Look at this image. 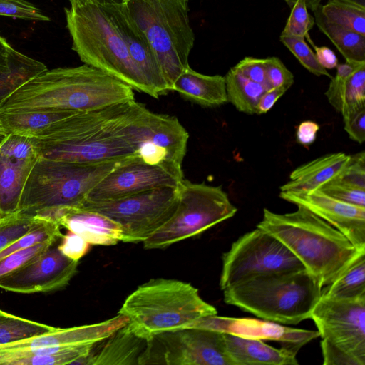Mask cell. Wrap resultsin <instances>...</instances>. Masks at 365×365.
Returning a JSON list of instances; mask_svg holds the SVG:
<instances>
[{"label":"cell","mask_w":365,"mask_h":365,"mask_svg":"<svg viewBox=\"0 0 365 365\" xmlns=\"http://www.w3.org/2000/svg\"><path fill=\"white\" fill-rule=\"evenodd\" d=\"M278 214L264 208L257 227L281 241L322 288L331 283L365 250L306 207Z\"/></svg>","instance_id":"3"},{"label":"cell","mask_w":365,"mask_h":365,"mask_svg":"<svg viewBox=\"0 0 365 365\" xmlns=\"http://www.w3.org/2000/svg\"><path fill=\"white\" fill-rule=\"evenodd\" d=\"M227 354L234 365H297L296 354L284 348L276 349L260 339L224 333Z\"/></svg>","instance_id":"25"},{"label":"cell","mask_w":365,"mask_h":365,"mask_svg":"<svg viewBox=\"0 0 365 365\" xmlns=\"http://www.w3.org/2000/svg\"><path fill=\"white\" fill-rule=\"evenodd\" d=\"M65 15L72 49L82 62L148 94L123 39L101 4L88 0L70 4Z\"/></svg>","instance_id":"6"},{"label":"cell","mask_w":365,"mask_h":365,"mask_svg":"<svg viewBox=\"0 0 365 365\" xmlns=\"http://www.w3.org/2000/svg\"><path fill=\"white\" fill-rule=\"evenodd\" d=\"M57 242L48 241L14 252L0 260V278L30 262Z\"/></svg>","instance_id":"40"},{"label":"cell","mask_w":365,"mask_h":365,"mask_svg":"<svg viewBox=\"0 0 365 365\" xmlns=\"http://www.w3.org/2000/svg\"><path fill=\"white\" fill-rule=\"evenodd\" d=\"M145 105L135 100L78 112L31 137L38 158L100 163L137 157L136 122Z\"/></svg>","instance_id":"1"},{"label":"cell","mask_w":365,"mask_h":365,"mask_svg":"<svg viewBox=\"0 0 365 365\" xmlns=\"http://www.w3.org/2000/svg\"><path fill=\"white\" fill-rule=\"evenodd\" d=\"M320 5L314 11L319 29L334 43L346 62H365V36L329 21L322 13Z\"/></svg>","instance_id":"29"},{"label":"cell","mask_w":365,"mask_h":365,"mask_svg":"<svg viewBox=\"0 0 365 365\" xmlns=\"http://www.w3.org/2000/svg\"><path fill=\"white\" fill-rule=\"evenodd\" d=\"M101 4L123 39L148 88V95L158 98L167 93L170 91L169 86L147 38L125 11L121 3Z\"/></svg>","instance_id":"20"},{"label":"cell","mask_w":365,"mask_h":365,"mask_svg":"<svg viewBox=\"0 0 365 365\" xmlns=\"http://www.w3.org/2000/svg\"><path fill=\"white\" fill-rule=\"evenodd\" d=\"M315 24L304 0H297L281 34L304 38Z\"/></svg>","instance_id":"39"},{"label":"cell","mask_w":365,"mask_h":365,"mask_svg":"<svg viewBox=\"0 0 365 365\" xmlns=\"http://www.w3.org/2000/svg\"><path fill=\"white\" fill-rule=\"evenodd\" d=\"M267 81L269 88H285L287 90L294 83L292 73L277 57L264 58Z\"/></svg>","instance_id":"44"},{"label":"cell","mask_w":365,"mask_h":365,"mask_svg":"<svg viewBox=\"0 0 365 365\" xmlns=\"http://www.w3.org/2000/svg\"><path fill=\"white\" fill-rule=\"evenodd\" d=\"M287 4L291 7L295 4L297 0H284ZM306 3L307 9H309L312 11L317 9L321 4L322 0H304Z\"/></svg>","instance_id":"52"},{"label":"cell","mask_w":365,"mask_h":365,"mask_svg":"<svg viewBox=\"0 0 365 365\" xmlns=\"http://www.w3.org/2000/svg\"><path fill=\"white\" fill-rule=\"evenodd\" d=\"M76 111L63 110H31L0 113V124L6 135L16 133L34 137L53 123L71 116Z\"/></svg>","instance_id":"28"},{"label":"cell","mask_w":365,"mask_h":365,"mask_svg":"<svg viewBox=\"0 0 365 365\" xmlns=\"http://www.w3.org/2000/svg\"><path fill=\"white\" fill-rule=\"evenodd\" d=\"M118 314L127 327L147 341L159 334L187 328L198 319L217 314L191 284L173 279H152L140 285L123 303Z\"/></svg>","instance_id":"4"},{"label":"cell","mask_w":365,"mask_h":365,"mask_svg":"<svg viewBox=\"0 0 365 365\" xmlns=\"http://www.w3.org/2000/svg\"><path fill=\"white\" fill-rule=\"evenodd\" d=\"M6 133L0 124V140L5 136Z\"/></svg>","instance_id":"54"},{"label":"cell","mask_w":365,"mask_h":365,"mask_svg":"<svg viewBox=\"0 0 365 365\" xmlns=\"http://www.w3.org/2000/svg\"><path fill=\"white\" fill-rule=\"evenodd\" d=\"M68 1L70 2V4H76V3H81V2L88 1V0H68ZM91 1H97L101 4H105V3H120L123 0H91Z\"/></svg>","instance_id":"53"},{"label":"cell","mask_w":365,"mask_h":365,"mask_svg":"<svg viewBox=\"0 0 365 365\" xmlns=\"http://www.w3.org/2000/svg\"><path fill=\"white\" fill-rule=\"evenodd\" d=\"M349 159L350 155L337 152L304 163L291 172L289 180L279 187L280 191L307 192L318 190L334 179Z\"/></svg>","instance_id":"24"},{"label":"cell","mask_w":365,"mask_h":365,"mask_svg":"<svg viewBox=\"0 0 365 365\" xmlns=\"http://www.w3.org/2000/svg\"><path fill=\"white\" fill-rule=\"evenodd\" d=\"M0 16L31 21L51 20L41 10L26 0H0Z\"/></svg>","instance_id":"41"},{"label":"cell","mask_w":365,"mask_h":365,"mask_svg":"<svg viewBox=\"0 0 365 365\" xmlns=\"http://www.w3.org/2000/svg\"><path fill=\"white\" fill-rule=\"evenodd\" d=\"M37 217V223L31 230L0 251V260L20 250L44 242H57L61 239L63 234L58 223L48 219Z\"/></svg>","instance_id":"35"},{"label":"cell","mask_w":365,"mask_h":365,"mask_svg":"<svg viewBox=\"0 0 365 365\" xmlns=\"http://www.w3.org/2000/svg\"><path fill=\"white\" fill-rule=\"evenodd\" d=\"M35 162L14 160L0 155L1 218L17 212L24 187Z\"/></svg>","instance_id":"27"},{"label":"cell","mask_w":365,"mask_h":365,"mask_svg":"<svg viewBox=\"0 0 365 365\" xmlns=\"http://www.w3.org/2000/svg\"><path fill=\"white\" fill-rule=\"evenodd\" d=\"M322 295L338 299L365 297V253L358 256L331 283L325 286Z\"/></svg>","instance_id":"31"},{"label":"cell","mask_w":365,"mask_h":365,"mask_svg":"<svg viewBox=\"0 0 365 365\" xmlns=\"http://www.w3.org/2000/svg\"><path fill=\"white\" fill-rule=\"evenodd\" d=\"M101 342L96 349L93 346L86 357L72 364L139 365L147 344L146 340L134 334L126 325Z\"/></svg>","instance_id":"22"},{"label":"cell","mask_w":365,"mask_h":365,"mask_svg":"<svg viewBox=\"0 0 365 365\" xmlns=\"http://www.w3.org/2000/svg\"><path fill=\"white\" fill-rule=\"evenodd\" d=\"M58 249L68 258L79 261L89 251L91 244L78 234L68 231L61 237Z\"/></svg>","instance_id":"45"},{"label":"cell","mask_w":365,"mask_h":365,"mask_svg":"<svg viewBox=\"0 0 365 365\" xmlns=\"http://www.w3.org/2000/svg\"><path fill=\"white\" fill-rule=\"evenodd\" d=\"M310 319L322 341L365 365V297L338 299L321 295Z\"/></svg>","instance_id":"13"},{"label":"cell","mask_w":365,"mask_h":365,"mask_svg":"<svg viewBox=\"0 0 365 365\" xmlns=\"http://www.w3.org/2000/svg\"><path fill=\"white\" fill-rule=\"evenodd\" d=\"M332 180L365 190V152L350 155L349 162Z\"/></svg>","instance_id":"42"},{"label":"cell","mask_w":365,"mask_h":365,"mask_svg":"<svg viewBox=\"0 0 365 365\" xmlns=\"http://www.w3.org/2000/svg\"><path fill=\"white\" fill-rule=\"evenodd\" d=\"M304 268L277 237L257 227L234 242L222 255V290L252 277Z\"/></svg>","instance_id":"11"},{"label":"cell","mask_w":365,"mask_h":365,"mask_svg":"<svg viewBox=\"0 0 365 365\" xmlns=\"http://www.w3.org/2000/svg\"><path fill=\"white\" fill-rule=\"evenodd\" d=\"M190 327L208 329L248 339L275 341L282 348L296 354L304 345L319 336L317 331L293 328L268 320L217 314L201 318L187 328Z\"/></svg>","instance_id":"18"},{"label":"cell","mask_w":365,"mask_h":365,"mask_svg":"<svg viewBox=\"0 0 365 365\" xmlns=\"http://www.w3.org/2000/svg\"><path fill=\"white\" fill-rule=\"evenodd\" d=\"M234 68L249 80L269 89L266 77L264 58L247 56L240 61Z\"/></svg>","instance_id":"46"},{"label":"cell","mask_w":365,"mask_h":365,"mask_svg":"<svg viewBox=\"0 0 365 365\" xmlns=\"http://www.w3.org/2000/svg\"><path fill=\"white\" fill-rule=\"evenodd\" d=\"M225 79L227 101L241 113L257 114L258 103L268 89L249 80L234 67L229 70Z\"/></svg>","instance_id":"30"},{"label":"cell","mask_w":365,"mask_h":365,"mask_svg":"<svg viewBox=\"0 0 365 365\" xmlns=\"http://www.w3.org/2000/svg\"><path fill=\"white\" fill-rule=\"evenodd\" d=\"M0 219H1V216H0Z\"/></svg>","instance_id":"55"},{"label":"cell","mask_w":365,"mask_h":365,"mask_svg":"<svg viewBox=\"0 0 365 365\" xmlns=\"http://www.w3.org/2000/svg\"><path fill=\"white\" fill-rule=\"evenodd\" d=\"M16 51V50L0 35V72L9 66Z\"/></svg>","instance_id":"51"},{"label":"cell","mask_w":365,"mask_h":365,"mask_svg":"<svg viewBox=\"0 0 365 365\" xmlns=\"http://www.w3.org/2000/svg\"><path fill=\"white\" fill-rule=\"evenodd\" d=\"M137 129V157L150 164L182 169L189 135L175 116L155 113L145 107Z\"/></svg>","instance_id":"16"},{"label":"cell","mask_w":365,"mask_h":365,"mask_svg":"<svg viewBox=\"0 0 365 365\" xmlns=\"http://www.w3.org/2000/svg\"><path fill=\"white\" fill-rule=\"evenodd\" d=\"M305 38L314 47L318 63L325 69H333L339 64L338 58L334 51L327 46H317L312 41L309 34Z\"/></svg>","instance_id":"49"},{"label":"cell","mask_w":365,"mask_h":365,"mask_svg":"<svg viewBox=\"0 0 365 365\" xmlns=\"http://www.w3.org/2000/svg\"><path fill=\"white\" fill-rule=\"evenodd\" d=\"M178 199L179 185L158 187L115 200L85 201L80 207L120 224L123 231L122 242L138 243L143 242L170 220Z\"/></svg>","instance_id":"10"},{"label":"cell","mask_w":365,"mask_h":365,"mask_svg":"<svg viewBox=\"0 0 365 365\" xmlns=\"http://www.w3.org/2000/svg\"><path fill=\"white\" fill-rule=\"evenodd\" d=\"M172 91L204 107H217L228 102L225 76L202 74L190 67L177 78Z\"/></svg>","instance_id":"26"},{"label":"cell","mask_w":365,"mask_h":365,"mask_svg":"<svg viewBox=\"0 0 365 365\" xmlns=\"http://www.w3.org/2000/svg\"><path fill=\"white\" fill-rule=\"evenodd\" d=\"M56 243L30 262L1 277L0 288L31 294L55 291L68 285L77 272L79 261L63 255Z\"/></svg>","instance_id":"17"},{"label":"cell","mask_w":365,"mask_h":365,"mask_svg":"<svg viewBox=\"0 0 365 365\" xmlns=\"http://www.w3.org/2000/svg\"><path fill=\"white\" fill-rule=\"evenodd\" d=\"M125 160L86 164L39 157L28 176L16 213L48 219L61 209L80 207L90 191Z\"/></svg>","instance_id":"7"},{"label":"cell","mask_w":365,"mask_h":365,"mask_svg":"<svg viewBox=\"0 0 365 365\" xmlns=\"http://www.w3.org/2000/svg\"><path fill=\"white\" fill-rule=\"evenodd\" d=\"M279 40L308 71L317 76H325L330 79L333 77L318 63L304 38L281 34Z\"/></svg>","instance_id":"37"},{"label":"cell","mask_w":365,"mask_h":365,"mask_svg":"<svg viewBox=\"0 0 365 365\" xmlns=\"http://www.w3.org/2000/svg\"><path fill=\"white\" fill-rule=\"evenodd\" d=\"M287 91L285 88H271L267 90L258 103L257 114H264L269 111Z\"/></svg>","instance_id":"50"},{"label":"cell","mask_w":365,"mask_h":365,"mask_svg":"<svg viewBox=\"0 0 365 365\" xmlns=\"http://www.w3.org/2000/svg\"><path fill=\"white\" fill-rule=\"evenodd\" d=\"M325 91L329 103L342 115L365 106V62L338 64Z\"/></svg>","instance_id":"23"},{"label":"cell","mask_w":365,"mask_h":365,"mask_svg":"<svg viewBox=\"0 0 365 365\" xmlns=\"http://www.w3.org/2000/svg\"><path fill=\"white\" fill-rule=\"evenodd\" d=\"M38 217L15 213L0 219V251L16 240L37 223Z\"/></svg>","instance_id":"38"},{"label":"cell","mask_w":365,"mask_h":365,"mask_svg":"<svg viewBox=\"0 0 365 365\" xmlns=\"http://www.w3.org/2000/svg\"><path fill=\"white\" fill-rule=\"evenodd\" d=\"M0 155L18 161H35L38 158L37 149L31 137L9 133L0 140Z\"/></svg>","instance_id":"36"},{"label":"cell","mask_w":365,"mask_h":365,"mask_svg":"<svg viewBox=\"0 0 365 365\" xmlns=\"http://www.w3.org/2000/svg\"><path fill=\"white\" fill-rule=\"evenodd\" d=\"M121 4L147 38L172 91L190 66L195 35L187 0H123Z\"/></svg>","instance_id":"8"},{"label":"cell","mask_w":365,"mask_h":365,"mask_svg":"<svg viewBox=\"0 0 365 365\" xmlns=\"http://www.w3.org/2000/svg\"><path fill=\"white\" fill-rule=\"evenodd\" d=\"M319 130V125L312 120H304L299 123L296 130V140L297 143L304 146L312 144Z\"/></svg>","instance_id":"48"},{"label":"cell","mask_w":365,"mask_h":365,"mask_svg":"<svg viewBox=\"0 0 365 365\" xmlns=\"http://www.w3.org/2000/svg\"><path fill=\"white\" fill-rule=\"evenodd\" d=\"M318 190L338 200L365 207V190L331 180Z\"/></svg>","instance_id":"43"},{"label":"cell","mask_w":365,"mask_h":365,"mask_svg":"<svg viewBox=\"0 0 365 365\" xmlns=\"http://www.w3.org/2000/svg\"><path fill=\"white\" fill-rule=\"evenodd\" d=\"M54 328L0 309V345L47 333Z\"/></svg>","instance_id":"34"},{"label":"cell","mask_w":365,"mask_h":365,"mask_svg":"<svg viewBox=\"0 0 365 365\" xmlns=\"http://www.w3.org/2000/svg\"><path fill=\"white\" fill-rule=\"evenodd\" d=\"M49 220L79 235L93 245H114L123 240V231L120 224L81 207L61 209Z\"/></svg>","instance_id":"21"},{"label":"cell","mask_w":365,"mask_h":365,"mask_svg":"<svg viewBox=\"0 0 365 365\" xmlns=\"http://www.w3.org/2000/svg\"><path fill=\"white\" fill-rule=\"evenodd\" d=\"M128 322L126 316L118 314L101 322L69 328L55 327L47 333L0 345V365H21L24 359L32 356L53 354L72 346L97 344Z\"/></svg>","instance_id":"14"},{"label":"cell","mask_w":365,"mask_h":365,"mask_svg":"<svg viewBox=\"0 0 365 365\" xmlns=\"http://www.w3.org/2000/svg\"><path fill=\"white\" fill-rule=\"evenodd\" d=\"M183 179L182 169L153 165L133 157L107 174L90 191L85 201L115 200L158 187H175Z\"/></svg>","instance_id":"15"},{"label":"cell","mask_w":365,"mask_h":365,"mask_svg":"<svg viewBox=\"0 0 365 365\" xmlns=\"http://www.w3.org/2000/svg\"><path fill=\"white\" fill-rule=\"evenodd\" d=\"M133 89L94 67L46 69L0 103V113L31 110L86 112L135 100Z\"/></svg>","instance_id":"2"},{"label":"cell","mask_w":365,"mask_h":365,"mask_svg":"<svg viewBox=\"0 0 365 365\" xmlns=\"http://www.w3.org/2000/svg\"><path fill=\"white\" fill-rule=\"evenodd\" d=\"M234 365L224 333L203 328H182L155 335L149 341L139 365Z\"/></svg>","instance_id":"12"},{"label":"cell","mask_w":365,"mask_h":365,"mask_svg":"<svg viewBox=\"0 0 365 365\" xmlns=\"http://www.w3.org/2000/svg\"><path fill=\"white\" fill-rule=\"evenodd\" d=\"M344 128L349 138L358 143L365 140V106L342 115Z\"/></svg>","instance_id":"47"},{"label":"cell","mask_w":365,"mask_h":365,"mask_svg":"<svg viewBox=\"0 0 365 365\" xmlns=\"http://www.w3.org/2000/svg\"><path fill=\"white\" fill-rule=\"evenodd\" d=\"M187 1H188L189 0H187Z\"/></svg>","instance_id":"56"},{"label":"cell","mask_w":365,"mask_h":365,"mask_svg":"<svg viewBox=\"0 0 365 365\" xmlns=\"http://www.w3.org/2000/svg\"><path fill=\"white\" fill-rule=\"evenodd\" d=\"M322 288L305 268L252 277L223 289L224 301L283 324L310 319Z\"/></svg>","instance_id":"5"},{"label":"cell","mask_w":365,"mask_h":365,"mask_svg":"<svg viewBox=\"0 0 365 365\" xmlns=\"http://www.w3.org/2000/svg\"><path fill=\"white\" fill-rule=\"evenodd\" d=\"M237 207L221 185L195 183L183 179L179 185L176 210L170 218L143 244L145 249H164L197 236L237 212Z\"/></svg>","instance_id":"9"},{"label":"cell","mask_w":365,"mask_h":365,"mask_svg":"<svg viewBox=\"0 0 365 365\" xmlns=\"http://www.w3.org/2000/svg\"><path fill=\"white\" fill-rule=\"evenodd\" d=\"M46 69L43 63L16 51L9 66L0 72V103L20 86Z\"/></svg>","instance_id":"32"},{"label":"cell","mask_w":365,"mask_h":365,"mask_svg":"<svg viewBox=\"0 0 365 365\" xmlns=\"http://www.w3.org/2000/svg\"><path fill=\"white\" fill-rule=\"evenodd\" d=\"M279 197L306 207L341 232L357 249L365 250V207L338 200L318 190L280 191Z\"/></svg>","instance_id":"19"},{"label":"cell","mask_w":365,"mask_h":365,"mask_svg":"<svg viewBox=\"0 0 365 365\" xmlns=\"http://www.w3.org/2000/svg\"><path fill=\"white\" fill-rule=\"evenodd\" d=\"M330 22L365 36V6L357 0H329L320 5Z\"/></svg>","instance_id":"33"}]
</instances>
